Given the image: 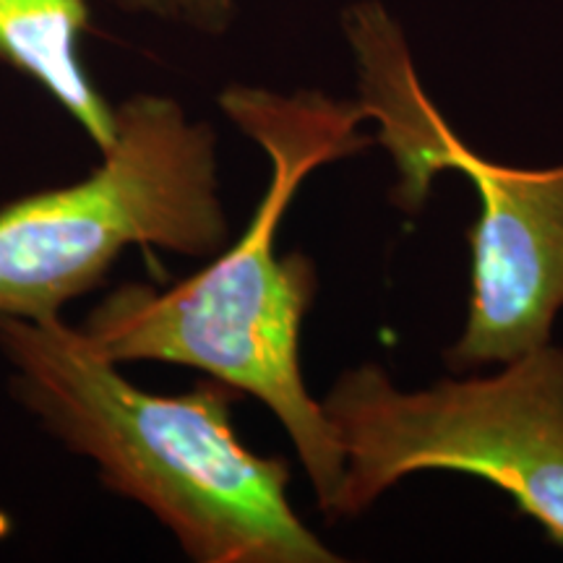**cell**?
I'll list each match as a JSON object with an SVG mask.
<instances>
[{
	"instance_id": "obj_7",
	"label": "cell",
	"mask_w": 563,
	"mask_h": 563,
	"mask_svg": "<svg viewBox=\"0 0 563 563\" xmlns=\"http://www.w3.org/2000/svg\"><path fill=\"white\" fill-rule=\"evenodd\" d=\"M110 3L125 13H146L211 34L228 30L235 13V0H110Z\"/></svg>"
},
{
	"instance_id": "obj_5",
	"label": "cell",
	"mask_w": 563,
	"mask_h": 563,
	"mask_svg": "<svg viewBox=\"0 0 563 563\" xmlns=\"http://www.w3.org/2000/svg\"><path fill=\"white\" fill-rule=\"evenodd\" d=\"M344 456L327 519L357 517L415 473H462L509 493L563 548V347L551 342L496 376L402 391L382 365L344 371L321 399Z\"/></svg>"
},
{
	"instance_id": "obj_3",
	"label": "cell",
	"mask_w": 563,
	"mask_h": 563,
	"mask_svg": "<svg viewBox=\"0 0 563 563\" xmlns=\"http://www.w3.org/2000/svg\"><path fill=\"white\" fill-rule=\"evenodd\" d=\"M342 30L357 66L365 121L397 167L391 201L418 211L443 170L467 175L481 217L467 230L473 290L464 332L443 352L452 371L511 363L551 342L563 308V165L527 170L470 150L420 87L399 24L376 0L350 5Z\"/></svg>"
},
{
	"instance_id": "obj_2",
	"label": "cell",
	"mask_w": 563,
	"mask_h": 563,
	"mask_svg": "<svg viewBox=\"0 0 563 563\" xmlns=\"http://www.w3.org/2000/svg\"><path fill=\"white\" fill-rule=\"evenodd\" d=\"M9 391L102 485L144 506L199 563H334L287 498L290 467L232 426L241 391L209 378L150 394L63 319H0Z\"/></svg>"
},
{
	"instance_id": "obj_1",
	"label": "cell",
	"mask_w": 563,
	"mask_h": 563,
	"mask_svg": "<svg viewBox=\"0 0 563 563\" xmlns=\"http://www.w3.org/2000/svg\"><path fill=\"white\" fill-rule=\"evenodd\" d=\"M220 108L272 165L251 224L178 285L115 287L91 308L79 332L115 365H188L262 399L290 435L323 514L342 483L344 456L300 371V329L319 277L302 253L277 256V232L308 175L376 141L361 131V104L316 89L282 95L232 84L220 95Z\"/></svg>"
},
{
	"instance_id": "obj_6",
	"label": "cell",
	"mask_w": 563,
	"mask_h": 563,
	"mask_svg": "<svg viewBox=\"0 0 563 563\" xmlns=\"http://www.w3.org/2000/svg\"><path fill=\"white\" fill-rule=\"evenodd\" d=\"M89 26V0H0V66L37 84L104 154L115 141V104L84 66Z\"/></svg>"
},
{
	"instance_id": "obj_4",
	"label": "cell",
	"mask_w": 563,
	"mask_h": 563,
	"mask_svg": "<svg viewBox=\"0 0 563 563\" xmlns=\"http://www.w3.org/2000/svg\"><path fill=\"white\" fill-rule=\"evenodd\" d=\"M217 178V133L178 100L115 104V141L87 178L0 207V319H60L129 249L217 256L230 235Z\"/></svg>"
}]
</instances>
